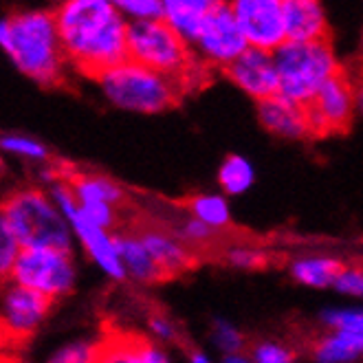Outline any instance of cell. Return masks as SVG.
Instances as JSON below:
<instances>
[{
    "instance_id": "cell-18",
    "label": "cell",
    "mask_w": 363,
    "mask_h": 363,
    "mask_svg": "<svg viewBox=\"0 0 363 363\" xmlns=\"http://www.w3.org/2000/svg\"><path fill=\"white\" fill-rule=\"evenodd\" d=\"M115 242H117V251H119L121 264L125 269V275L135 277L137 282H143V284L165 280L163 271L159 269L152 253L147 251V247L143 245L141 236L135 229L115 231Z\"/></svg>"
},
{
    "instance_id": "cell-1",
    "label": "cell",
    "mask_w": 363,
    "mask_h": 363,
    "mask_svg": "<svg viewBox=\"0 0 363 363\" xmlns=\"http://www.w3.org/2000/svg\"><path fill=\"white\" fill-rule=\"evenodd\" d=\"M69 67L97 79L128 60V20L111 0H67L55 9Z\"/></svg>"
},
{
    "instance_id": "cell-17",
    "label": "cell",
    "mask_w": 363,
    "mask_h": 363,
    "mask_svg": "<svg viewBox=\"0 0 363 363\" xmlns=\"http://www.w3.org/2000/svg\"><path fill=\"white\" fill-rule=\"evenodd\" d=\"M137 233L141 236L147 251L152 253V258L159 264V269L163 271L165 280L167 277H174V275L187 271L191 264H194V253L185 247V242L179 236L174 238V236H169V233L155 229V227L137 229Z\"/></svg>"
},
{
    "instance_id": "cell-35",
    "label": "cell",
    "mask_w": 363,
    "mask_h": 363,
    "mask_svg": "<svg viewBox=\"0 0 363 363\" xmlns=\"http://www.w3.org/2000/svg\"><path fill=\"white\" fill-rule=\"evenodd\" d=\"M211 236H213V229H209L205 223H201L196 218L185 220L179 229V238L185 245H205Z\"/></svg>"
},
{
    "instance_id": "cell-13",
    "label": "cell",
    "mask_w": 363,
    "mask_h": 363,
    "mask_svg": "<svg viewBox=\"0 0 363 363\" xmlns=\"http://www.w3.org/2000/svg\"><path fill=\"white\" fill-rule=\"evenodd\" d=\"M223 73L258 104L280 95V75H277L273 53L249 47Z\"/></svg>"
},
{
    "instance_id": "cell-10",
    "label": "cell",
    "mask_w": 363,
    "mask_h": 363,
    "mask_svg": "<svg viewBox=\"0 0 363 363\" xmlns=\"http://www.w3.org/2000/svg\"><path fill=\"white\" fill-rule=\"evenodd\" d=\"M306 111L311 117L313 137L337 135L348 130V125L352 123V117L357 113L354 82L346 75V71H341L317 93V97L306 106Z\"/></svg>"
},
{
    "instance_id": "cell-40",
    "label": "cell",
    "mask_w": 363,
    "mask_h": 363,
    "mask_svg": "<svg viewBox=\"0 0 363 363\" xmlns=\"http://www.w3.org/2000/svg\"><path fill=\"white\" fill-rule=\"evenodd\" d=\"M3 363H23V361H20L18 357H13V354H11V357L5 354V357H3Z\"/></svg>"
},
{
    "instance_id": "cell-15",
    "label": "cell",
    "mask_w": 363,
    "mask_h": 363,
    "mask_svg": "<svg viewBox=\"0 0 363 363\" xmlns=\"http://www.w3.org/2000/svg\"><path fill=\"white\" fill-rule=\"evenodd\" d=\"M258 119L267 130L282 139H308L313 137L311 117L306 106L293 104L282 95H275L258 104Z\"/></svg>"
},
{
    "instance_id": "cell-4",
    "label": "cell",
    "mask_w": 363,
    "mask_h": 363,
    "mask_svg": "<svg viewBox=\"0 0 363 363\" xmlns=\"http://www.w3.org/2000/svg\"><path fill=\"white\" fill-rule=\"evenodd\" d=\"M0 225H5L13 233L23 249L71 251L73 229L45 189H13L3 203Z\"/></svg>"
},
{
    "instance_id": "cell-38",
    "label": "cell",
    "mask_w": 363,
    "mask_h": 363,
    "mask_svg": "<svg viewBox=\"0 0 363 363\" xmlns=\"http://www.w3.org/2000/svg\"><path fill=\"white\" fill-rule=\"evenodd\" d=\"M189 363H211V361H209V357H207L205 352H201V350H191Z\"/></svg>"
},
{
    "instance_id": "cell-32",
    "label": "cell",
    "mask_w": 363,
    "mask_h": 363,
    "mask_svg": "<svg viewBox=\"0 0 363 363\" xmlns=\"http://www.w3.org/2000/svg\"><path fill=\"white\" fill-rule=\"evenodd\" d=\"M82 213L86 216L93 225L111 231L115 229V225L119 223V213L115 205H108V203H89V205H79Z\"/></svg>"
},
{
    "instance_id": "cell-36",
    "label": "cell",
    "mask_w": 363,
    "mask_h": 363,
    "mask_svg": "<svg viewBox=\"0 0 363 363\" xmlns=\"http://www.w3.org/2000/svg\"><path fill=\"white\" fill-rule=\"evenodd\" d=\"M147 328H150V333L159 341H174L177 339L174 324L169 322L167 317H163V315H150V319H147Z\"/></svg>"
},
{
    "instance_id": "cell-5",
    "label": "cell",
    "mask_w": 363,
    "mask_h": 363,
    "mask_svg": "<svg viewBox=\"0 0 363 363\" xmlns=\"http://www.w3.org/2000/svg\"><path fill=\"white\" fill-rule=\"evenodd\" d=\"M104 97L115 108L141 115H157L169 111L183 99L185 91L169 77L141 67L135 60H123L111 71L101 73L97 79Z\"/></svg>"
},
{
    "instance_id": "cell-22",
    "label": "cell",
    "mask_w": 363,
    "mask_h": 363,
    "mask_svg": "<svg viewBox=\"0 0 363 363\" xmlns=\"http://www.w3.org/2000/svg\"><path fill=\"white\" fill-rule=\"evenodd\" d=\"M341 271H344V264L333 255H306V258H300L291 264L293 280L313 289L335 286V280Z\"/></svg>"
},
{
    "instance_id": "cell-23",
    "label": "cell",
    "mask_w": 363,
    "mask_h": 363,
    "mask_svg": "<svg viewBox=\"0 0 363 363\" xmlns=\"http://www.w3.org/2000/svg\"><path fill=\"white\" fill-rule=\"evenodd\" d=\"M255 183V169L242 155H229L218 167V185L225 196H240Z\"/></svg>"
},
{
    "instance_id": "cell-25",
    "label": "cell",
    "mask_w": 363,
    "mask_h": 363,
    "mask_svg": "<svg viewBox=\"0 0 363 363\" xmlns=\"http://www.w3.org/2000/svg\"><path fill=\"white\" fill-rule=\"evenodd\" d=\"M0 145L7 155L27 159V161H47L49 159V150L47 145L29 137V135H20V133H5L3 139H0Z\"/></svg>"
},
{
    "instance_id": "cell-19",
    "label": "cell",
    "mask_w": 363,
    "mask_h": 363,
    "mask_svg": "<svg viewBox=\"0 0 363 363\" xmlns=\"http://www.w3.org/2000/svg\"><path fill=\"white\" fill-rule=\"evenodd\" d=\"M213 5L216 0H165L163 20L189 47H194Z\"/></svg>"
},
{
    "instance_id": "cell-28",
    "label": "cell",
    "mask_w": 363,
    "mask_h": 363,
    "mask_svg": "<svg viewBox=\"0 0 363 363\" xmlns=\"http://www.w3.org/2000/svg\"><path fill=\"white\" fill-rule=\"evenodd\" d=\"M211 339H213V344H216L225 357L229 354H242V348H245V337L242 333L229 324L227 319H216L211 326Z\"/></svg>"
},
{
    "instance_id": "cell-39",
    "label": "cell",
    "mask_w": 363,
    "mask_h": 363,
    "mask_svg": "<svg viewBox=\"0 0 363 363\" xmlns=\"http://www.w3.org/2000/svg\"><path fill=\"white\" fill-rule=\"evenodd\" d=\"M225 363H253V359L245 357V354H229V357H225Z\"/></svg>"
},
{
    "instance_id": "cell-30",
    "label": "cell",
    "mask_w": 363,
    "mask_h": 363,
    "mask_svg": "<svg viewBox=\"0 0 363 363\" xmlns=\"http://www.w3.org/2000/svg\"><path fill=\"white\" fill-rule=\"evenodd\" d=\"M253 363H295V352L282 341H260L251 350Z\"/></svg>"
},
{
    "instance_id": "cell-24",
    "label": "cell",
    "mask_w": 363,
    "mask_h": 363,
    "mask_svg": "<svg viewBox=\"0 0 363 363\" xmlns=\"http://www.w3.org/2000/svg\"><path fill=\"white\" fill-rule=\"evenodd\" d=\"M187 209L191 213V218L205 223L213 231L225 229L231 223L229 203L220 194H199L187 201Z\"/></svg>"
},
{
    "instance_id": "cell-6",
    "label": "cell",
    "mask_w": 363,
    "mask_h": 363,
    "mask_svg": "<svg viewBox=\"0 0 363 363\" xmlns=\"http://www.w3.org/2000/svg\"><path fill=\"white\" fill-rule=\"evenodd\" d=\"M273 57L280 75V95L300 106H308L333 77L344 71L330 40L284 42Z\"/></svg>"
},
{
    "instance_id": "cell-29",
    "label": "cell",
    "mask_w": 363,
    "mask_h": 363,
    "mask_svg": "<svg viewBox=\"0 0 363 363\" xmlns=\"http://www.w3.org/2000/svg\"><path fill=\"white\" fill-rule=\"evenodd\" d=\"M47 363H97V341H73L57 348Z\"/></svg>"
},
{
    "instance_id": "cell-27",
    "label": "cell",
    "mask_w": 363,
    "mask_h": 363,
    "mask_svg": "<svg viewBox=\"0 0 363 363\" xmlns=\"http://www.w3.org/2000/svg\"><path fill=\"white\" fill-rule=\"evenodd\" d=\"M322 322L333 330H350L363 333V306H344L328 308L322 315Z\"/></svg>"
},
{
    "instance_id": "cell-8",
    "label": "cell",
    "mask_w": 363,
    "mask_h": 363,
    "mask_svg": "<svg viewBox=\"0 0 363 363\" xmlns=\"http://www.w3.org/2000/svg\"><path fill=\"white\" fill-rule=\"evenodd\" d=\"M49 194L55 201V205L60 207V211L64 213V218L69 220L73 233L79 238L82 247L86 249L93 262L106 275L113 277V280H123V277H128L125 269L121 264V258H119V251H117L115 233L93 225L86 216H84L71 185L67 181H60V183L51 185Z\"/></svg>"
},
{
    "instance_id": "cell-26",
    "label": "cell",
    "mask_w": 363,
    "mask_h": 363,
    "mask_svg": "<svg viewBox=\"0 0 363 363\" xmlns=\"http://www.w3.org/2000/svg\"><path fill=\"white\" fill-rule=\"evenodd\" d=\"M115 5L128 23L163 20V3L161 0H117Z\"/></svg>"
},
{
    "instance_id": "cell-21",
    "label": "cell",
    "mask_w": 363,
    "mask_h": 363,
    "mask_svg": "<svg viewBox=\"0 0 363 363\" xmlns=\"http://www.w3.org/2000/svg\"><path fill=\"white\" fill-rule=\"evenodd\" d=\"M67 183L71 185L79 205L108 203V205L119 207L125 199L123 187L115 183L113 179L101 177V174H73Z\"/></svg>"
},
{
    "instance_id": "cell-7",
    "label": "cell",
    "mask_w": 363,
    "mask_h": 363,
    "mask_svg": "<svg viewBox=\"0 0 363 363\" xmlns=\"http://www.w3.org/2000/svg\"><path fill=\"white\" fill-rule=\"evenodd\" d=\"M9 282L55 302L75 289L77 269L73 253L64 249H23L9 273Z\"/></svg>"
},
{
    "instance_id": "cell-14",
    "label": "cell",
    "mask_w": 363,
    "mask_h": 363,
    "mask_svg": "<svg viewBox=\"0 0 363 363\" xmlns=\"http://www.w3.org/2000/svg\"><path fill=\"white\" fill-rule=\"evenodd\" d=\"M97 363H169V357L145 335L111 328L97 341Z\"/></svg>"
},
{
    "instance_id": "cell-20",
    "label": "cell",
    "mask_w": 363,
    "mask_h": 363,
    "mask_svg": "<svg viewBox=\"0 0 363 363\" xmlns=\"http://www.w3.org/2000/svg\"><path fill=\"white\" fill-rule=\"evenodd\" d=\"M363 357V333L330 330L313 346L315 363H352Z\"/></svg>"
},
{
    "instance_id": "cell-11",
    "label": "cell",
    "mask_w": 363,
    "mask_h": 363,
    "mask_svg": "<svg viewBox=\"0 0 363 363\" xmlns=\"http://www.w3.org/2000/svg\"><path fill=\"white\" fill-rule=\"evenodd\" d=\"M231 9L251 49L275 53L286 42L282 0H233Z\"/></svg>"
},
{
    "instance_id": "cell-16",
    "label": "cell",
    "mask_w": 363,
    "mask_h": 363,
    "mask_svg": "<svg viewBox=\"0 0 363 363\" xmlns=\"http://www.w3.org/2000/svg\"><path fill=\"white\" fill-rule=\"evenodd\" d=\"M286 42L328 40V20L317 0H282Z\"/></svg>"
},
{
    "instance_id": "cell-33",
    "label": "cell",
    "mask_w": 363,
    "mask_h": 363,
    "mask_svg": "<svg viewBox=\"0 0 363 363\" xmlns=\"http://www.w3.org/2000/svg\"><path fill=\"white\" fill-rule=\"evenodd\" d=\"M333 289H337L339 293H344L348 297H363V269L344 267V271H341L335 280Z\"/></svg>"
},
{
    "instance_id": "cell-12",
    "label": "cell",
    "mask_w": 363,
    "mask_h": 363,
    "mask_svg": "<svg viewBox=\"0 0 363 363\" xmlns=\"http://www.w3.org/2000/svg\"><path fill=\"white\" fill-rule=\"evenodd\" d=\"M53 300L31 289L9 284L3 295V339L5 346H18L29 341V337L45 322Z\"/></svg>"
},
{
    "instance_id": "cell-2",
    "label": "cell",
    "mask_w": 363,
    "mask_h": 363,
    "mask_svg": "<svg viewBox=\"0 0 363 363\" xmlns=\"http://www.w3.org/2000/svg\"><path fill=\"white\" fill-rule=\"evenodd\" d=\"M0 47L20 73L42 86L60 84L69 67L62 49L55 11L51 9L16 11L3 18Z\"/></svg>"
},
{
    "instance_id": "cell-37",
    "label": "cell",
    "mask_w": 363,
    "mask_h": 363,
    "mask_svg": "<svg viewBox=\"0 0 363 363\" xmlns=\"http://www.w3.org/2000/svg\"><path fill=\"white\" fill-rule=\"evenodd\" d=\"M354 101H357V113L363 115V77L354 82Z\"/></svg>"
},
{
    "instance_id": "cell-9",
    "label": "cell",
    "mask_w": 363,
    "mask_h": 363,
    "mask_svg": "<svg viewBox=\"0 0 363 363\" xmlns=\"http://www.w3.org/2000/svg\"><path fill=\"white\" fill-rule=\"evenodd\" d=\"M249 49V42L238 25L236 13L231 9V3L213 5L207 23L196 40L194 51L207 64V67L227 69Z\"/></svg>"
},
{
    "instance_id": "cell-34",
    "label": "cell",
    "mask_w": 363,
    "mask_h": 363,
    "mask_svg": "<svg viewBox=\"0 0 363 363\" xmlns=\"http://www.w3.org/2000/svg\"><path fill=\"white\" fill-rule=\"evenodd\" d=\"M225 258L229 264L238 267V269H258L264 264V253L258 249H251V247H231Z\"/></svg>"
},
{
    "instance_id": "cell-3",
    "label": "cell",
    "mask_w": 363,
    "mask_h": 363,
    "mask_svg": "<svg viewBox=\"0 0 363 363\" xmlns=\"http://www.w3.org/2000/svg\"><path fill=\"white\" fill-rule=\"evenodd\" d=\"M128 57L177 82L185 93L205 82L207 64L165 20L128 25Z\"/></svg>"
},
{
    "instance_id": "cell-31",
    "label": "cell",
    "mask_w": 363,
    "mask_h": 363,
    "mask_svg": "<svg viewBox=\"0 0 363 363\" xmlns=\"http://www.w3.org/2000/svg\"><path fill=\"white\" fill-rule=\"evenodd\" d=\"M20 253H23V245L18 242V238L5 225H0V273H3V277H7V280H9V273L16 260L20 258Z\"/></svg>"
}]
</instances>
